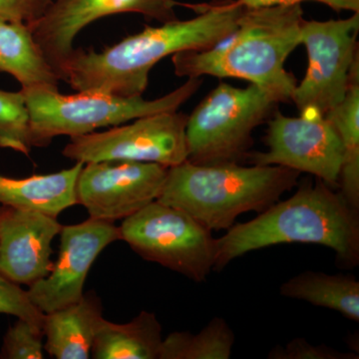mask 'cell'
<instances>
[{"mask_svg": "<svg viewBox=\"0 0 359 359\" xmlns=\"http://www.w3.org/2000/svg\"><path fill=\"white\" fill-rule=\"evenodd\" d=\"M182 6L194 9L197 15L147 26L100 52L74 49L56 67L61 81L76 91L143 96L150 71L158 62L179 52L204 50L226 41L237 29L245 9L238 0Z\"/></svg>", "mask_w": 359, "mask_h": 359, "instance_id": "6da1fadb", "label": "cell"}, {"mask_svg": "<svg viewBox=\"0 0 359 359\" xmlns=\"http://www.w3.org/2000/svg\"><path fill=\"white\" fill-rule=\"evenodd\" d=\"M283 244L323 245L334 250L339 264L354 268L359 264L358 210L321 180L304 182L289 199L217 238L214 271L248 252Z\"/></svg>", "mask_w": 359, "mask_h": 359, "instance_id": "7a4b0ae2", "label": "cell"}, {"mask_svg": "<svg viewBox=\"0 0 359 359\" xmlns=\"http://www.w3.org/2000/svg\"><path fill=\"white\" fill-rule=\"evenodd\" d=\"M304 20L302 4L245 8L226 43L174 54L175 74L238 78L268 92L278 103L289 102L297 83L285 63L301 44Z\"/></svg>", "mask_w": 359, "mask_h": 359, "instance_id": "3957f363", "label": "cell"}, {"mask_svg": "<svg viewBox=\"0 0 359 359\" xmlns=\"http://www.w3.org/2000/svg\"><path fill=\"white\" fill-rule=\"evenodd\" d=\"M299 172L238 163L169 168L158 202L192 216L212 231L229 230L241 215L262 212L299 183Z\"/></svg>", "mask_w": 359, "mask_h": 359, "instance_id": "277c9868", "label": "cell"}, {"mask_svg": "<svg viewBox=\"0 0 359 359\" xmlns=\"http://www.w3.org/2000/svg\"><path fill=\"white\" fill-rule=\"evenodd\" d=\"M201 77L188 78L181 87L155 100L122 97L102 91L65 95L58 87L21 89L29 112L33 147H45L57 136H82L105 127L119 126L144 116L178 111L202 86Z\"/></svg>", "mask_w": 359, "mask_h": 359, "instance_id": "5b68a950", "label": "cell"}, {"mask_svg": "<svg viewBox=\"0 0 359 359\" xmlns=\"http://www.w3.org/2000/svg\"><path fill=\"white\" fill-rule=\"evenodd\" d=\"M278 104L257 85L238 88L222 82L188 116L187 161L217 165L247 159L252 132L276 112Z\"/></svg>", "mask_w": 359, "mask_h": 359, "instance_id": "8992f818", "label": "cell"}, {"mask_svg": "<svg viewBox=\"0 0 359 359\" xmlns=\"http://www.w3.org/2000/svg\"><path fill=\"white\" fill-rule=\"evenodd\" d=\"M120 240L144 259L204 283L214 271L217 238L192 216L163 203H151L123 219Z\"/></svg>", "mask_w": 359, "mask_h": 359, "instance_id": "52a82bcc", "label": "cell"}, {"mask_svg": "<svg viewBox=\"0 0 359 359\" xmlns=\"http://www.w3.org/2000/svg\"><path fill=\"white\" fill-rule=\"evenodd\" d=\"M358 32L359 13L346 20H304L301 44L306 47L309 65L292 96L299 112L325 116L344 100L359 60Z\"/></svg>", "mask_w": 359, "mask_h": 359, "instance_id": "ba28073f", "label": "cell"}, {"mask_svg": "<svg viewBox=\"0 0 359 359\" xmlns=\"http://www.w3.org/2000/svg\"><path fill=\"white\" fill-rule=\"evenodd\" d=\"M188 115L160 112L132 120L103 132L72 137L62 154L75 162L134 161L167 168L188 160Z\"/></svg>", "mask_w": 359, "mask_h": 359, "instance_id": "9c48e42d", "label": "cell"}, {"mask_svg": "<svg viewBox=\"0 0 359 359\" xmlns=\"http://www.w3.org/2000/svg\"><path fill=\"white\" fill-rule=\"evenodd\" d=\"M266 152L249 153L252 165L289 168L313 175L330 187L339 186L344 147L325 116L316 111L287 117L276 111L269 121Z\"/></svg>", "mask_w": 359, "mask_h": 359, "instance_id": "30bf717a", "label": "cell"}, {"mask_svg": "<svg viewBox=\"0 0 359 359\" xmlns=\"http://www.w3.org/2000/svg\"><path fill=\"white\" fill-rule=\"evenodd\" d=\"M169 168L156 163L103 161L84 164L76 183L77 204L91 219L114 222L159 198Z\"/></svg>", "mask_w": 359, "mask_h": 359, "instance_id": "8fae6325", "label": "cell"}, {"mask_svg": "<svg viewBox=\"0 0 359 359\" xmlns=\"http://www.w3.org/2000/svg\"><path fill=\"white\" fill-rule=\"evenodd\" d=\"M57 261L50 273L29 285L28 297L41 313H49L74 304L83 295L92 264L106 247L120 240L112 222L89 218L83 223L62 226Z\"/></svg>", "mask_w": 359, "mask_h": 359, "instance_id": "7c38bea8", "label": "cell"}, {"mask_svg": "<svg viewBox=\"0 0 359 359\" xmlns=\"http://www.w3.org/2000/svg\"><path fill=\"white\" fill-rule=\"evenodd\" d=\"M178 0H56L37 20L27 23L53 67L74 51L75 39L94 21L113 14L134 13L161 23L177 20Z\"/></svg>", "mask_w": 359, "mask_h": 359, "instance_id": "4fadbf2b", "label": "cell"}, {"mask_svg": "<svg viewBox=\"0 0 359 359\" xmlns=\"http://www.w3.org/2000/svg\"><path fill=\"white\" fill-rule=\"evenodd\" d=\"M62 226L43 212L0 207V273L32 285L50 273L52 242Z\"/></svg>", "mask_w": 359, "mask_h": 359, "instance_id": "5bb4252c", "label": "cell"}, {"mask_svg": "<svg viewBox=\"0 0 359 359\" xmlns=\"http://www.w3.org/2000/svg\"><path fill=\"white\" fill-rule=\"evenodd\" d=\"M102 311L99 297L88 292L74 304L45 313V351L57 359L91 358L97 330L104 318Z\"/></svg>", "mask_w": 359, "mask_h": 359, "instance_id": "9a60e30c", "label": "cell"}, {"mask_svg": "<svg viewBox=\"0 0 359 359\" xmlns=\"http://www.w3.org/2000/svg\"><path fill=\"white\" fill-rule=\"evenodd\" d=\"M83 165L76 162L70 169L23 179L0 175V204L57 218L65 210L77 205L76 183Z\"/></svg>", "mask_w": 359, "mask_h": 359, "instance_id": "2e32d148", "label": "cell"}, {"mask_svg": "<svg viewBox=\"0 0 359 359\" xmlns=\"http://www.w3.org/2000/svg\"><path fill=\"white\" fill-rule=\"evenodd\" d=\"M0 71L15 78L21 89L58 87L61 81L29 26L22 21L0 20Z\"/></svg>", "mask_w": 359, "mask_h": 359, "instance_id": "e0dca14e", "label": "cell"}, {"mask_svg": "<svg viewBox=\"0 0 359 359\" xmlns=\"http://www.w3.org/2000/svg\"><path fill=\"white\" fill-rule=\"evenodd\" d=\"M162 325L155 313L141 311L130 323L103 318L99 325L91 358L95 359H159Z\"/></svg>", "mask_w": 359, "mask_h": 359, "instance_id": "ac0fdd59", "label": "cell"}, {"mask_svg": "<svg viewBox=\"0 0 359 359\" xmlns=\"http://www.w3.org/2000/svg\"><path fill=\"white\" fill-rule=\"evenodd\" d=\"M280 294L332 309L347 320L359 321V282L353 275L306 271L280 285Z\"/></svg>", "mask_w": 359, "mask_h": 359, "instance_id": "d6986e66", "label": "cell"}, {"mask_svg": "<svg viewBox=\"0 0 359 359\" xmlns=\"http://www.w3.org/2000/svg\"><path fill=\"white\" fill-rule=\"evenodd\" d=\"M325 118L334 127L344 147L340 193L351 207L359 210V60L353 66L344 100Z\"/></svg>", "mask_w": 359, "mask_h": 359, "instance_id": "ffe728a7", "label": "cell"}, {"mask_svg": "<svg viewBox=\"0 0 359 359\" xmlns=\"http://www.w3.org/2000/svg\"><path fill=\"white\" fill-rule=\"evenodd\" d=\"M236 337L224 318H212L198 334L174 332L163 339L159 359H230Z\"/></svg>", "mask_w": 359, "mask_h": 359, "instance_id": "44dd1931", "label": "cell"}, {"mask_svg": "<svg viewBox=\"0 0 359 359\" xmlns=\"http://www.w3.org/2000/svg\"><path fill=\"white\" fill-rule=\"evenodd\" d=\"M0 147L28 155L33 148L29 112L23 92L0 89Z\"/></svg>", "mask_w": 359, "mask_h": 359, "instance_id": "7402d4cb", "label": "cell"}, {"mask_svg": "<svg viewBox=\"0 0 359 359\" xmlns=\"http://www.w3.org/2000/svg\"><path fill=\"white\" fill-rule=\"evenodd\" d=\"M43 330L29 321L18 318L4 337L1 358L9 359L44 358Z\"/></svg>", "mask_w": 359, "mask_h": 359, "instance_id": "603a6c76", "label": "cell"}, {"mask_svg": "<svg viewBox=\"0 0 359 359\" xmlns=\"http://www.w3.org/2000/svg\"><path fill=\"white\" fill-rule=\"evenodd\" d=\"M0 313L11 314L18 318L29 321L43 330V313L39 311L21 289L0 273Z\"/></svg>", "mask_w": 359, "mask_h": 359, "instance_id": "cb8c5ba5", "label": "cell"}, {"mask_svg": "<svg viewBox=\"0 0 359 359\" xmlns=\"http://www.w3.org/2000/svg\"><path fill=\"white\" fill-rule=\"evenodd\" d=\"M353 353H344L332 347L320 344L313 346L304 339L290 340L285 347L276 346L269 353L273 359H358Z\"/></svg>", "mask_w": 359, "mask_h": 359, "instance_id": "d4e9b609", "label": "cell"}, {"mask_svg": "<svg viewBox=\"0 0 359 359\" xmlns=\"http://www.w3.org/2000/svg\"><path fill=\"white\" fill-rule=\"evenodd\" d=\"M51 0H0V20L29 23L50 6Z\"/></svg>", "mask_w": 359, "mask_h": 359, "instance_id": "484cf974", "label": "cell"}, {"mask_svg": "<svg viewBox=\"0 0 359 359\" xmlns=\"http://www.w3.org/2000/svg\"><path fill=\"white\" fill-rule=\"evenodd\" d=\"M245 8H257V7H266L275 6H292V4H302L304 1L320 2L325 4L332 11H353L359 13V0H238Z\"/></svg>", "mask_w": 359, "mask_h": 359, "instance_id": "4316f807", "label": "cell"}]
</instances>
